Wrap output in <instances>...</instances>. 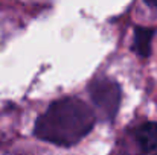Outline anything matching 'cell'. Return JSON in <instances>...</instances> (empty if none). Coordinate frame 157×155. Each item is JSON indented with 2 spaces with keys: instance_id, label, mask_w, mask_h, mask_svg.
Returning a JSON list of instances; mask_svg holds the SVG:
<instances>
[{
  "instance_id": "7a4b0ae2",
  "label": "cell",
  "mask_w": 157,
  "mask_h": 155,
  "mask_svg": "<svg viewBox=\"0 0 157 155\" xmlns=\"http://www.w3.org/2000/svg\"><path fill=\"white\" fill-rule=\"evenodd\" d=\"M89 93L102 117L111 120L121 103V87L108 78H99L89 85Z\"/></svg>"
},
{
  "instance_id": "5b68a950",
  "label": "cell",
  "mask_w": 157,
  "mask_h": 155,
  "mask_svg": "<svg viewBox=\"0 0 157 155\" xmlns=\"http://www.w3.org/2000/svg\"><path fill=\"white\" fill-rule=\"evenodd\" d=\"M154 155H157V154H154Z\"/></svg>"
},
{
  "instance_id": "3957f363",
  "label": "cell",
  "mask_w": 157,
  "mask_h": 155,
  "mask_svg": "<svg viewBox=\"0 0 157 155\" xmlns=\"http://www.w3.org/2000/svg\"><path fill=\"white\" fill-rule=\"evenodd\" d=\"M133 138L142 154L157 148V122H145L133 131Z\"/></svg>"
},
{
  "instance_id": "277c9868",
  "label": "cell",
  "mask_w": 157,
  "mask_h": 155,
  "mask_svg": "<svg viewBox=\"0 0 157 155\" xmlns=\"http://www.w3.org/2000/svg\"><path fill=\"white\" fill-rule=\"evenodd\" d=\"M154 31L148 28H136L134 31V50L140 56H148L151 53V40Z\"/></svg>"
},
{
  "instance_id": "6da1fadb",
  "label": "cell",
  "mask_w": 157,
  "mask_h": 155,
  "mask_svg": "<svg viewBox=\"0 0 157 155\" xmlns=\"http://www.w3.org/2000/svg\"><path fill=\"white\" fill-rule=\"evenodd\" d=\"M95 126V114L86 102L64 98L53 102L37 122L34 132L40 140L58 146H73Z\"/></svg>"
}]
</instances>
